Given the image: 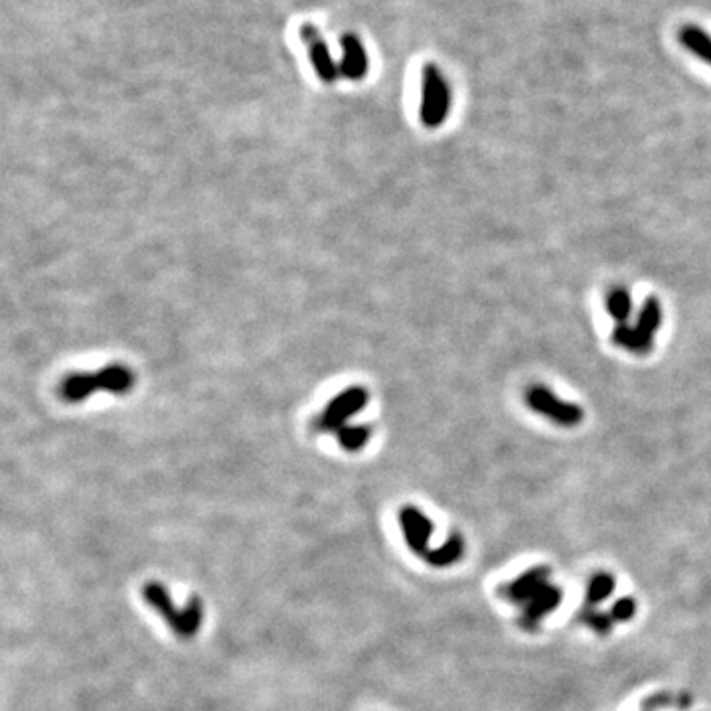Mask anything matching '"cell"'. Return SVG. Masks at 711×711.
<instances>
[{"label": "cell", "instance_id": "cell-17", "mask_svg": "<svg viewBox=\"0 0 711 711\" xmlns=\"http://www.w3.org/2000/svg\"><path fill=\"white\" fill-rule=\"evenodd\" d=\"M615 589V581L607 574H599L591 579L589 589H587V601L591 604H599L604 599H607Z\"/></svg>", "mask_w": 711, "mask_h": 711}, {"label": "cell", "instance_id": "cell-6", "mask_svg": "<svg viewBox=\"0 0 711 711\" xmlns=\"http://www.w3.org/2000/svg\"><path fill=\"white\" fill-rule=\"evenodd\" d=\"M400 526L407 547H410L417 557H422L423 562H427L431 554L435 552L431 550L429 545L431 533H433V522H431L419 508L403 506L400 510Z\"/></svg>", "mask_w": 711, "mask_h": 711}, {"label": "cell", "instance_id": "cell-3", "mask_svg": "<svg viewBox=\"0 0 711 711\" xmlns=\"http://www.w3.org/2000/svg\"><path fill=\"white\" fill-rule=\"evenodd\" d=\"M452 105V91L447 77L435 64H427L422 76V107L419 117L427 129H439L445 125Z\"/></svg>", "mask_w": 711, "mask_h": 711}, {"label": "cell", "instance_id": "cell-4", "mask_svg": "<svg viewBox=\"0 0 711 711\" xmlns=\"http://www.w3.org/2000/svg\"><path fill=\"white\" fill-rule=\"evenodd\" d=\"M526 403L532 411L559 427H577L585 419V411L581 405L562 400L550 388L540 386V383L526 390Z\"/></svg>", "mask_w": 711, "mask_h": 711}, {"label": "cell", "instance_id": "cell-2", "mask_svg": "<svg viewBox=\"0 0 711 711\" xmlns=\"http://www.w3.org/2000/svg\"><path fill=\"white\" fill-rule=\"evenodd\" d=\"M143 599L150 609H155L162 616V621H165L172 628L174 635L180 636V638L196 636L198 628H200V625H202V616H204V607H202L200 599L190 597L188 603H186V607L180 611L177 604L172 603L165 583H160V581L145 583Z\"/></svg>", "mask_w": 711, "mask_h": 711}, {"label": "cell", "instance_id": "cell-14", "mask_svg": "<svg viewBox=\"0 0 711 711\" xmlns=\"http://www.w3.org/2000/svg\"><path fill=\"white\" fill-rule=\"evenodd\" d=\"M662 319H664V314H662L660 300L656 297H646L643 307H640V310L636 314L635 326L650 336H656V332L660 330V326H662Z\"/></svg>", "mask_w": 711, "mask_h": 711}, {"label": "cell", "instance_id": "cell-15", "mask_svg": "<svg viewBox=\"0 0 711 711\" xmlns=\"http://www.w3.org/2000/svg\"><path fill=\"white\" fill-rule=\"evenodd\" d=\"M462 554H464L462 535L461 533H452L445 545L437 547V550L431 554V557L427 559V564L431 567H449L452 564H457L459 559L462 557Z\"/></svg>", "mask_w": 711, "mask_h": 711}, {"label": "cell", "instance_id": "cell-16", "mask_svg": "<svg viewBox=\"0 0 711 711\" xmlns=\"http://www.w3.org/2000/svg\"><path fill=\"white\" fill-rule=\"evenodd\" d=\"M338 442L340 447L348 452H356L362 451L368 441L371 437V427L370 425H346L340 431H338Z\"/></svg>", "mask_w": 711, "mask_h": 711}, {"label": "cell", "instance_id": "cell-8", "mask_svg": "<svg viewBox=\"0 0 711 711\" xmlns=\"http://www.w3.org/2000/svg\"><path fill=\"white\" fill-rule=\"evenodd\" d=\"M368 67L370 62L362 42L352 36V34H348V36L342 38L340 74L350 81H360L368 76Z\"/></svg>", "mask_w": 711, "mask_h": 711}, {"label": "cell", "instance_id": "cell-12", "mask_svg": "<svg viewBox=\"0 0 711 711\" xmlns=\"http://www.w3.org/2000/svg\"><path fill=\"white\" fill-rule=\"evenodd\" d=\"M678 40L687 52L711 66V36L702 26L684 25L678 30Z\"/></svg>", "mask_w": 711, "mask_h": 711}, {"label": "cell", "instance_id": "cell-10", "mask_svg": "<svg viewBox=\"0 0 711 711\" xmlns=\"http://www.w3.org/2000/svg\"><path fill=\"white\" fill-rule=\"evenodd\" d=\"M101 391L96 371H76L60 383V398L67 403H81L89 400L93 393Z\"/></svg>", "mask_w": 711, "mask_h": 711}, {"label": "cell", "instance_id": "cell-18", "mask_svg": "<svg viewBox=\"0 0 711 711\" xmlns=\"http://www.w3.org/2000/svg\"><path fill=\"white\" fill-rule=\"evenodd\" d=\"M636 613V601L631 597H623L621 601L615 603V607L611 609V619L616 623H625L631 621Z\"/></svg>", "mask_w": 711, "mask_h": 711}, {"label": "cell", "instance_id": "cell-13", "mask_svg": "<svg viewBox=\"0 0 711 711\" xmlns=\"http://www.w3.org/2000/svg\"><path fill=\"white\" fill-rule=\"evenodd\" d=\"M633 297L625 287H615L607 295V312L616 324H626L633 317Z\"/></svg>", "mask_w": 711, "mask_h": 711}, {"label": "cell", "instance_id": "cell-7", "mask_svg": "<svg viewBox=\"0 0 711 711\" xmlns=\"http://www.w3.org/2000/svg\"><path fill=\"white\" fill-rule=\"evenodd\" d=\"M300 38L307 44L314 72L319 74L324 84H334L338 76H340V66L332 60L329 46H326L324 38L320 36V32L310 25H305L300 28Z\"/></svg>", "mask_w": 711, "mask_h": 711}, {"label": "cell", "instance_id": "cell-5", "mask_svg": "<svg viewBox=\"0 0 711 711\" xmlns=\"http://www.w3.org/2000/svg\"><path fill=\"white\" fill-rule=\"evenodd\" d=\"M368 401L370 391L362 386L342 390L336 398L326 403L322 413L317 417V422H314V429L320 431V433H332V431L338 433V431L348 425L350 419L364 410Z\"/></svg>", "mask_w": 711, "mask_h": 711}, {"label": "cell", "instance_id": "cell-9", "mask_svg": "<svg viewBox=\"0 0 711 711\" xmlns=\"http://www.w3.org/2000/svg\"><path fill=\"white\" fill-rule=\"evenodd\" d=\"M611 340L619 348L626 350L635 356H648L655 350V336H650L636 329L635 324H615L611 332Z\"/></svg>", "mask_w": 711, "mask_h": 711}, {"label": "cell", "instance_id": "cell-11", "mask_svg": "<svg viewBox=\"0 0 711 711\" xmlns=\"http://www.w3.org/2000/svg\"><path fill=\"white\" fill-rule=\"evenodd\" d=\"M99 390L109 391L113 395L129 393L135 388V374L129 366L123 364H109L96 371Z\"/></svg>", "mask_w": 711, "mask_h": 711}, {"label": "cell", "instance_id": "cell-1", "mask_svg": "<svg viewBox=\"0 0 711 711\" xmlns=\"http://www.w3.org/2000/svg\"><path fill=\"white\" fill-rule=\"evenodd\" d=\"M500 593L504 599L522 609L520 623L528 631H535L545 619V615L555 611L562 603V591L550 583V569L547 567H532L526 574L510 581Z\"/></svg>", "mask_w": 711, "mask_h": 711}]
</instances>
